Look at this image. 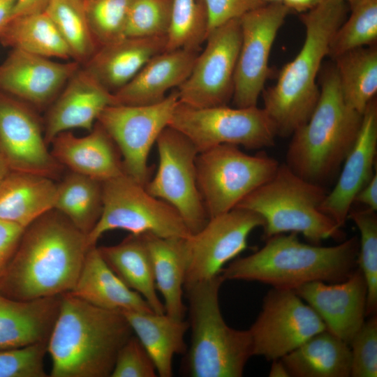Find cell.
<instances>
[{
  "mask_svg": "<svg viewBox=\"0 0 377 377\" xmlns=\"http://www.w3.org/2000/svg\"><path fill=\"white\" fill-rule=\"evenodd\" d=\"M342 1H343L346 2V3L350 4V3L355 2V1H357V0H342Z\"/></svg>",
  "mask_w": 377,
  "mask_h": 377,
  "instance_id": "cell-53",
  "label": "cell"
},
{
  "mask_svg": "<svg viewBox=\"0 0 377 377\" xmlns=\"http://www.w3.org/2000/svg\"><path fill=\"white\" fill-rule=\"evenodd\" d=\"M241 40L239 19L211 31L190 75L177 89L179 101L196 108L227 105L232 96Z\"/></svg>",
  "mask_w": 377,
  "mask_h": 377,
  "instance_id": "cell-14",
  "label": "cell"
},
{
  "mask_svg": "<svg viewBox=\"0 0 377 377\" xmlns=\"http://www.w3.org/2000/svg\"><path fill=\"white\" fill-rule=\"evenodd\" d=\"M155 365L134 334L119 349L110 377H155Z\"/></svg>",
  "mask_w": 377,
  "mask_h": 377,
  "instance_id": "cell-43",
  "label": "cell"
},
{
  "mask_svg": "<svg viewBox=\"0 0 377 377\" xmlns=\"http://www.w3.org/2000/svg\"><path fill=\"white\" fill-rule=\"evenodd\" d=\"M351 13L333 35L328 55L332 59L352 50L376 45L377 0H357L350 4Z\"/></svg>",
  "mask_w": 377,
  "mask_h": 377,
  "instance_id": "cell-36",
  "label": "cell"
},
{
  "mask_svg": "<svg viewBox=\"0 0 377 377\" xmlns=\"http://www.w3.org/2000/svg\"><path fill=\"white\" fill-rule=\"evenodd\" d=\"M279 165L265 152L247 154L235 145L222 144L199 152L197 183L209 219L235 208L268 181Z\"/></svg>",
  "mask_w": 377,
  "mask_h": 377,
  "instance_id": "cell-8",
  "label": "cell"
},
{
  "mask_svg": "<svg viewBox=\"0 0 377 377\" xmlns=\"http://www.w3.org/2000/svg\"><path fill=\"white\" fill-rule=\"evenodd\" d=\"M221 274L184 286L188 303L191 345L183 371L191 377H240L253 356L249 330L230 327L219 306Z\"/></svg>",
  "mask_w": 377,
  "mask_h": 377,
  "instance_id": "cell-6",
  "label": "cell"
},
{
  "mask_svg": "<svg viewBox=\"0 0 377 377\" xmlns=\"http://www.w3.org/2000/svg\"><path fill=\"white\" fill-rule=\"evenodd\" d=\"M0 43L50 59H72L66 43L45 12L12 18L0 34Z\"/></svg>",
  "mask_w": 377,
  "mask_h": 377,
  "instance_id": "cell-32",
  "label": "cell"
},
{
  "mask_svg": "<svg viewBox=\"0 0 377 377\" xmlns=\"http://www.w3.org/2000/svg\"><path fill=\"white\" fill-rule=\"evenodd\" d=\"M50 144L54 158L71 172L101 182L124 174L117 147L98 121L84 136L77 137L69 131H64Z\"/></svg>",
  "mask_w": 377,
  "mask_h": 377,
  "instance_id": "cell-22",
  "label": "cell"
},
{
  "mask_svg": "<svg viewBox=\"0 0 377 377\" xmlns=\"http://www.w3.org/2000/svg\"><path fill=\"white\" fill-rule=\"evenodd\" d=\"M54 209L87 235L102 212V182L70 172L57 184Z\"/></svg>",
  "mask_w": 377,
  "mask_h": 377,
  "instance_id": "cell-34",
  "label": "cell"
},
{
  "mask_svg": "<svg viewBox=\"0 0 377 377\" xmlns=\"http://www.w3.org/2000/svg\"><path fill=\"white\" fill-rule=\"evenodd\" d=\"M61 295L18 301L0 293V350L47 341Z\"/></svg>",
  "mask_w": 377,
  "mask_h": 377,
  "instance_id": "cell-25",
  "label": "cell"
},
{
  "mask_svg": "<svg viewBox=\"0 0 377 377\" xmlns=\"http://www.w3.org/2000/svg\"><path fill=\"white\" fill-rule=\"evenodd\" d=\"M25 228L0 220V280L6 272Z\"/></svg>",
  "mask_w": 377,
  "mask_h": 377,
  "instance_id": "cell-45",
  "label": "cell"
},
{
  "mask_svg": "<svg viewBox=\"0 0 377 377\" xmlns=\"http://www.w3.org/2000/svg\"><path fill=\"white\" fill-rule=\"evenodd\" d=\"M80 66L73 60L57 62L11 49L0 64V91L34 108H43L52 103Z\"/></svg>",
  "mask_w": 377,
  "mask_h": 377,
  "instance_id": "cell-18",
  "label": "cell"
},
{
  "mask_svg": "<svg viewBox=\"0 0 377 377\" xmlns=\"http://www.w3.org/2000/svg\"><path fill=\"white\" fill-rule=\"evenodd\" d=\"M107 265L130 289L140 294L156 313H164L155 285L149 252L142 235L131 234L120 243L98 247Z\"/></svg>",
  "mask_w": 377,
  "mask_h": 377,
  "instance_id": "cell-31",
  "label": "cell"
},
{
  "mask_svg": "<svg viewBox=\"0 0 377 377\" xmlns=\"http://www.w3.org/2000/svg\"><path fill=\"white\" fill-rule=\"evenodd\" d=\"M347 13L342 0H323L301 15L305 27L303 45L281 70L276 83L263 91L264 108L276 135L288 137L304 124L320 96L316 78L331 39Z\"/></svg>",
  "mask_w": 377,
  "mask_h": 377,
  "instance_id": "cell-4",
  "label": "cell"
},
{
  "mask_svg": "<svg viewBox=\"0 0 377 377\" xmlns=\"http://www.w3.org/2000/svg\"><path fill=\"white\" fill-rule=\"evenodd\" d=\"M47 2L48 0H17L12 18L44 12Z\"/></svg>",
  "mask_w": 377,
  "mask_h": 377,
  "instance_id": "cell-47",
  "label": "cell"
},
{
  "mask_svg": "<svg viewBox=\"0 0 377 377\" xmlns=\"http://www.w3.org/2000/svg\"><path fill=\"white\" fill-rule=\"evenodd\" d=\"M281 359L290 376H350L349 345L327 330L313 335Z\"/></svg>",
  "mask_w": 377,
  "mask_h": 377,
  "instance_id": "cell-30",
  "label": "cell"
},
{
  "mask_svg": "<svg viewBox=\"0 0 377 377\" xmlns=\"http://www.w3.org/2000/svg\"><path fill=\"white\" fill-rule=\"evenodd\" d=\"M128 320L134 335L141 342L161 377L173 375V358L185 353V335L188 322L175 319L165 313L154 311H121Z\"/></svg>",
  "mask_w": 377,
  "mask_h": 377,
  "instance_id": "cell-28",
  "label": "cell"
},
{
  "mask_svg": "<svg viewBox=\"0 0 377 377\" xmlns=\"http://www.w3.org/2000/svg\"><path fill=\"white\" fill-rule=\"evenodd\" d=\"M364 205L367 208L377 211V172L357 194L354 202Z\"/></svg>",
  "mask_w": 377,
  "mask_h": 377,
  "instance_id": "cell-46",
  "label": "cell"
},
{
  "mask_svg": "<svg viewBox=\"0 0 377 377\" xmlns=\"http://www.w3.org/2000/svg\"><path fill=\"white\" fill-rule=\"evenodd\" d=\"M34 108L0 91V154L10 169L54 179L63 166L52 156Z\"/></svg>",
  "mask_w": 377,
  "mask_h": 377,
  "instance_id": "cell-17",
  "label": "cell"
},
{
  "mask_svg": "<svg viewBox=\"0 0 377 377\" xmlns=\"http://www.w3.org/2000/svg\"><path fill=\"white\" fill-rule=\"evenodd\" d=\"M369 208L353 209L348 219L357 227L360 239L357 265L367 286L366 316L376 313L377 310V215Z\"/></svg>",
  "mask_w": 377,
  "mask_h": 377,
  "instance_id": "cell-38",
  "label": "cell"
},
{
  "mask_svg": "<svg viewBox=\"0 0 377 377\" xmlns=\"http://www.w3.org/2000/svg\"><path fill=\"white\" fill-rule=\"evenodd\" d=\"M351 346L352 377L377 376V316L364 321L355 334Z\"/></svg>",
  "mask_w": 377,
  "mask_h": 377,
  "instance_id": "cell-42",
  "label": "cell"
},
{
  "mask_svg": "<svg viewBox=\"0 0 377 377\" xmlns=\"http://www.w3.org/2000/svg\"><path fill=\"white\" fill-rule=\"evenodd\" d=\"M47 341L0 350V377H46Z\"/></svg>",
  "mask_w": 377,
  "mask_h": 377,
  "instance_id": "cell-41",
  "label": "cell"
},
{
  "mask_svg": "<svg viewBox=\"0 0 377 377\" xmlns=\"http://www.w3.org/2000/svg\"><path fill=\"white\" fill-rule=\"evenodd\" d=\"M156 145L158 168L145 187L151 195L172 205L194 234L209 220L197 183L198 151L188 138L169 126L160 133Z\"/></svg>",
  "mask_w": 377,
  "mask_h": 377,
  "instance_id": "cell-11",
  "label": "cell"
},
{
  "mask_svg": "<svg viewBox=\"0 0 377 377\" xmlns=\"http://www.w3.org/2000/svg\"><path fill=\"white\" fill-rule=\"evenodd\" d=\"M377 103L374 98L366 108L357 138L345 158L334 188L327 193L320 209L342 228L359 191L376 170Z\"/></svg>",
  "mask_w": 377,
  "mask_h": 377,
  "instance_id": "cell-20",
  "label": "cell"
},
{
  "mask_svg": "<svg viewBox=\"0 0 377 377\" xmlns=\"http://www.w3.org/2000/svg\"><path fill=\"white\" fill-rule=\"evenodd\" d=\"M17 0H0V34L11 20Z\"/></svg>",
  "mask_w": 377,
  "mask_h": 377,
  "instance_id": "cell-48",
  "label": "cell"
},
{
  "mask_svg": "<svg viewBox=\"0 0 377 377\" xmlns=\"http://www.w3.org/2000/svg\"><path fill=\"white\" fill-rule=\"evenodd\" d=\"M334 60L343 99L350 107L363 114L377 93L376 46L358 47Z\"/></svg>",
  "mask_w": 377,
  "mask_h": 377,
  "instance_id": "cell-33",
  "label": "cell"
},
{
  "mask_svg": "<svg viewBox=\"0 0 377 377\" xmlns=\"http://www.w3.org/2000/svg\"><path fill=\"white\" fill-rule=\"evenodd\" d=\"M178 102L177 90H174L155 104L109 105L97 119L117 147L124 173L142 185L151 178L147 163L151 149L169 125Z\"/></svg>",
  "mask_w": 377,
  "mask_h": 377,
  "instance_id": "cell-12",
  "label": "cell"
},
{
  "mask_svg": "<svg viewBox=\"0 0 377 377\" xmlns=\"http://www.w3.org/2000/svg\"><path fill=\"white\" fill-rule=\"evenodd\" d=\"M172 0H133L128 14L126 37L166 36Z\"/></svg>",
  "mask_w": 377,
  "mask_h": 377,
  "instance_id": "cell-40",
  "label": "cell"
},
{
  "mask_svg": "<svg viewBox=\"0 0 377 377\" xmlns=\"http://www.w3.org/2000/svg\"><path fill=\"white\" fill-rule=\"evenodd\" d=\"M117 104L114 93L80 67L71 76L47 114L45 140L50 145L60 133L73 128L90 131L102 111Z\"/></svg>",
  "mask_w": 377,
  "mask_h": 377,
  "instance_id": "cell-21",
  "label": "cell"
},
{
  "mask_svg": "<svg viewBox=\"0 0 377 377\" xmlns=\"http://www.w3.org/2000/svg\"><path fill=\"white\" fill-rule=\"evenodd\" d=\"M70 293L105 309L153 311L147 301L127 287L110 268L96 245L89 249L77 281Z\"/></svg>",
  "mask_w": 377,
  "mask_h": 377,
  "instance_id": "cell-26",
  "label": "cell"
},
{
  "mask_svg": "<svg viewBox=\"0 0 377 377\" xmlns=\"http://www.w3.org/2000/svg\"><path fill=\"white\" fill-rule=\"evenodd\" d=\"M149 252L155 285L163 300L165 313L184 320L187 306L183 300L186 276L185 238L161 237L142 234Z\"/></svg>",
  "mask_w": 377,
  "mask_h": 377,
  "instance_id": "cell-29",
  "label": "cell"
},
{
  "mask_svg": "<svg viewBox=\"0 0 377 377\" xmlns=\"http://www.w3.org/2000/svg\"><path fill=\"white\" fill-rule=\"evenodd\" d=\"M265 3H272V2H282L283 0H263Z\"/></svg>",
  "mask_w": 377,
  "mask_h": 377,
  "instance_id": "cell-52",
  "label": "cell"
},
{
  "mask_svg": "<svg viewBox=\"0 0 377 377\" xmlns=\"http://www.w3.org/2000/svg\"><path fill=\"white\" fill-rule=\"evenodd\" d=\"M327 191L323 186L300 177L286 163L274 175L245 197L236 207L251 210L264 220V237L295 232L311 244L334 239L343 241L341 228L320 207Z\"/></svg>",
  "mask_w": 377,
  "mask_h": 377,
  "instance_id": "cell-7",
  "label": "cell"
},
{
  "mask_svg": "<svg viewBox=\"0 0 377 377\" xmlns=\"http://www.w3.org/2000/svg\"><path fill=\"white\" fill-rule=\"evenodd\" d=\"M198 50L163 51L150 59L124 86L114 92L117 104L145 105L159 103L166 93L188 77Z\"/></svg>",
  "mask_w": 377,
  "mask_h": 377,
  "instance_id": "cell-23",
  "label": "cell"
},
{
  "mask_svg": "<svg viewBox=\"0 0 377 377\" xmlns=\"http://www.w3.org/2000/svg\"><path fill=\"white\" fill-rule=\"evenodd\" d=\"M54 180L10 170L0 183V220L26 228L53 209L57 191Z\"/></svg>",
  "mask_w": 377,
  "mask_h": 377,
  "instance_id": "cell-27",
  "label": "cell"
},
{
  "mask_svg": "<svg viewBox=\"0 0 377 377\" xmlns=\"http://www.w3.org/2000/svg\"><path fill=\"white\" fill-rule=\"evenodd\" d=\"M10 170H11L10 169L6 161L0 154V183L4 179V177L10 172Z\"/></svg>",
  "mask_w": 377,
  "mask_h": 377,
  "instance_id": "cell-51",
  "label": "cell"
},
{
  "mask_svg": "<svg viewBox=\"0 0 377 377\" xmlns=\"http://www.w3.org/2000/svg\"><path fill=\"white\" fill-rule=\"evenodd\" d=\"M326 330L316 311L291 289L273 288L249 329L253 356L282 358L313 335Z\"/></svg>",
  "mask_w": 377,
  "mask_h": 377,
  "instance_id": "cell-13",
  "label": "cell"
},
{
  "mask_svg": "<svg viewBox=\"0 0 377 377\" xmlns=\"http://www.w3.org/2000/svg\"><path fill=\"white\" fill-rule=\"evenodd\" d=\"M207 13V36L216 28L265 5L263 0H200Z\"/></svg>",
  "mask_w": 377,
  "mask_h": 377,
  "instance_id": "cell-44",
  "label": "cell"
},
{
  "mask_svg": "<svg viewBox=\"0 0 377 377\" xmlns=\"http://www.w3.org/2000/svg\"><path fill=\"white\" fill-rule=\"evenodd\" d=\"M132 2L133 0H84L89 26L98 47L126 37Z\"/></svg>",
  "mask_w": 377,
  "mask_h": 377,
  "instance_id": "cell-39",
  "label": "cell"
},
{
  "mask_svg": "<svg viewBox=\"0 0 377 377\" xmlns=\"http://www.w3.org/2000/svg\"><path fill=\"white\" fill-rule=\"evenodd\" d=\"M133 334L124 315L91 304L70 292L47 343L52 377H110L117 353Z\"/></svg>",
  "mask_w": 377,
  "mask_h": 377,
  "instance_id": "cell-2",
  "label": "cell"
},
{
  "mask_svg": "<svg viewBox=\"0 0 377 377\" xmlns=\"http://www.w3.org/2000/svg\"><path fill=\"white\" fill-rule=\"evenodd\" d=\"M289 11L283 2H272L239 18L242 40L232 96L235 107L257 106L270 75L269 58L272 45Z\"/></svg>",
  "mask_w": 377,
  "mask_h": 377,
  "instance_id": "cell-16",
  "label": "cell"
},
{
  "mask_svg": "<svg viewBox=\"0 0 377 377\" xmlns=\"http://www.w3.org/2000/svg\"><path fill=\"white\" fill-rule=\"evenodd\" d=\"M90 247L87 235L64 215L46 212L24 229L0 293L31 301L70 292Z\"/></svg>",
  "mask_w": 377,
  "mask_h": 377,
  "instance_id": "cell-1",
  "label": "cell"
},
{
  "mask_svg": "<svg viewBox=\"0 0 377 377\" xmlns=\"http://www.w3.org/2000/svg\"><path fill=\"white\" fill-rule=\"evenodd\" d=\"M294 290L319 316L327 330L350 345L366 316L367 286L359 267L343 281H312Z\"/></svg>",
  "mask_w": 377,
  "mask_h": 377,
  "instance_id": "cell-19",
  "label": "cell"
},
{
  "mask_svg": "<svg viewBox=\"0 0 377 377\" xmlns=\"http://www.w3.org/2000/svg\"><path fill=\"white\" fill-rule=\"evenodd\" d=\"M166 36L125 37L99 47L82 66L114 93L127 84L154 56L165 51Z\"/></svg>",
  "mask_w": 377,
  "mask_h": 377,
  "instance_id": "cell-24",
  "label": "cell"
},
{
  "mask_svg": "<svg viewBox=\"0 0 377 377\" xmlns=\"http://www.w3.org/2000/svg\"><path fill=\"white\" fill-rule=\"evenodd\" d=\"M103 209L94 228L87 235L89 246L112 230L132 235L151 233L161 237L187 238L192 234L178 212L151 195L125 173L102 182Z\"/></svg>",
  "mask_w": 377,
  "mask_h": 377,
  "instance_id": "cell-9",
  "label": "cell"
},
{
  "mask_svg": "<svg viewBox=\"0 0 377 377\" xmlns=\"http://www.w3.org/2000/svg\"><path fill=\"white\" fill-rule=\"evenodd\" d=\"M263 226L259 214L241 207L209 219L202 229L184 239V286L220 274L228 262L246 249L251 232Z\"/></svg>",
  "mask_w": 377,
  "mask_h": 377,
  "instance_id": "cell-15",
  "label": "cell"
},
{
  "mask_svg": "<svg viewBox=\"0 0 377 377\" xmlns=\"http://www.w3.org/2000/svg\"><path fill=\"white\" fill-rule=\"evenodd\" d=\"M320 84L313 113L291 135L286 164L300 177L323 186L352 149L363 114L343 99L334 66L325 71Z\"/></svg>",
  "mask_w": 377,
  "mask_h": 377,
  "instance_id": "cell-5",
  "label": "cell"
},
{
  "mask_svg": "<svg viewBox=\"0 0 377 377\" xmlns=\"http://www.w3.org/2000/svg\"><path fill=\"white\" fill-rule=\"evenodd\" d=\"M168 126L188 138L198 153L222 144L259 149L273 146L277 135L267 112L257 106L196 108L179 101Z\"/></svg>",
  "mask_w": 377,
  "mask_h": 377,
  "instance_id": "cell-10",
  "label": "cell"
},
{
  "mask_svg": "<svg viewBox=\"0 0 377 377\" xmlns=\"http://www.w3.org/2000/svg\"><path fill=\"white\" fill-rule=\"evenodd\" d=\"M270 377H288V371L281 359L272 360V364L269 373Z\"/></svg>",
  "mask_w": 377,
  "mask_h": 377,
  "instance_id": "cell-50",
  "label": "cell"
},
{
  "mask_svg": "<svg viewBox=\"0 0 377 377\" xmlns=\"http://www.w3.org/2000/svg\"><path fill=\"white\" fill-rule=\"evenodd\" d=\"M44 12L66 43L72 60L84 64L98 48L89 26L84 0H48Z\"/></svg>",
  "mask_w": 377,
  "mask_h": 377,
  "instance_id": "cell-35",
  "label": "cell"
},
{
  "mask_svg": "<svg viewBox=\"0 0 377 377\" xmlns=\"http://www.w3.org/2000/svg\"><path fill=\"white\" fill-rule=\"evenodd\" d=\"M323 0H283L282 2L289 8L297 12H306L317 6Z\"/></svg>",
  "mask_w": 377,
  "mask_h": 377,
  "instance_id": "cell-49",
  "label": "cell"
},
{
  "mask_svg": "<svg viewBox=\"0 0 377 377\" xmlns=\"http://www.w3.org/2000/svg\"><path fill=\"white\" fill-rule=\"evenodd\" d=\"M358 251L355 236L322 246L302 242L297 233H282L266 239L255 253L232 260L221 274L224 281H258L291 290L312 281L338 283L358 267Z\"/></svg>",
  "mask_w": 377,
  "mask_h": 377,
  "instance_id": "cell-3",
  "label": "cell"
},
{
  "mask_svg": "<svg viewBox=\"0 0 377 377\" xmlns=\"http://www.w3.org/2000/svg\"><path fill=\"white\" fill-rule=\"evenodd\" d=\"M207 36V17L200 0H172L165 51L198 50Z\"/></svg>",
  "mask_w": 377,
  "mask_h": 377,
  "instance_id": "cell-37",
  "label": "cell"
}]
</instances>
